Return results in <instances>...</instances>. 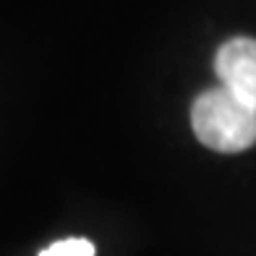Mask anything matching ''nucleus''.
<instances>
[{
    "label": "nucleus",
    "mask_w": 256,
    "mask_h": 256,
    "mask_svg": "<svg viewBox=\"0 0 256 256\" xmlns=\"http://www.w3.org/2000/svg\"><path fill=\"white\" fill-rule=\"evenodd\" d=\"M191 126L204 146L222 154L246 152L256 144V110L222 84L194 100Z\"/></svg>",
    "instance_id": "obj_1"
},
{
    "label": "nucleus",
    "mask_w": 256,
    "mask_h": 256,
    "mask_svg": "<svg viewBox=\"0 0 256 256\" xmlns=\"http://www.w3.org/2000/svg\"><path fill=\"white\" fill-rule=\"evenodd\" d=\"M214 71L220 84L256 110V40H228L214 55Z\"/></svg>",
    "instance_id": "obj_2"
},
{
    "label": "nucleus",
    "mask_w": 256,
    "mask_h": 256,
    "mask_svg": "<svg viewBox=\"0 0 256 256\" xmlns=\"http://www.w3.org/2000/svg\"><path fill=\"white\" fill-rule=\"evenodd\" d=\"M40 256H94V243L86 238H63L40 251Z\"/></svg>",
    "instance_id": "obj_3"
}]
</instances>
